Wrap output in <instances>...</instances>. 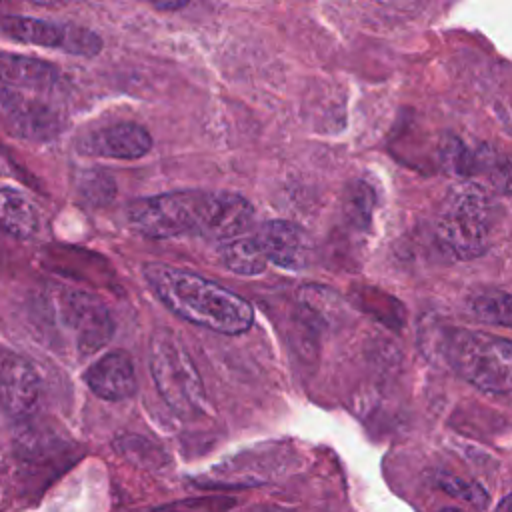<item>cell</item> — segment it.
<instances>
[{
  "mask_svg": "<svg viewBox=\"0 0 512 512\" xmlns=\"http://www.w3.org/2000/svg\"><path fill=\"white\" fill-rule=\"evenodd\" d=\"M254 210L240 194L178 190L138 198L128 206L130 226L148 238L198 234L228 242L242 236Z\"/></svg>",
  "mask_w": 512,
  "mask_h": 512,
  "instance_id": "obj_1",
  "label": "cell"
},
{
  "mask_svg": "<svg viewBox=\"0 0 512 512\" xmlns=\"http://www.w3.org/2000/svg\"><path fill=\"white\" fill-rule=\"evenodd\" d=\"M142 274L160 302L186 322L220 334H242L254 322L248 300L194 272L148 262Z\"/></svg>",
  "mask_w": 512,
  "mask_h": 512,
  "instance_id": "obj_2",
  "label": "cell"
},
{
  "mask_svg": "<svg viewBox=\"0 0 512 512\" xmlns=\"http://www.w3.org/2000/svg\"><path fill=\"white\" fill-rule=\"evenodd\" d=\"M448 364L484 392L506 394L512 386V344L486 332L450 328L444 336Z\"/></svg>",
  "mask_w": 512,
  "mask_h": 512,
  "instance_id": "obj_3",
  "label": "cell"
},
{
  "mask_svg": "<svg viewBox=\"0 0 512 512\" xmlns=\"http://www.w3.org/2000/svg\"><path fill=\"white\" fill-rule=\"evenodd\" d=\"M492 230V202L478 184L454 188L438 216L436 236L444 252L456 260H472L484 254Z\"/></svg>",
  "mask_w": 512,
  "mask_h": 512,
  "instance_id": "obj_4",
  "label": "cell"
},
{
  "mask_svg": "<svg viewBox=\"0 0 512 512\" xmlns=\"http://www.w3.org/2000/svg\"><path fill=\"white\" fill-rule=\"evenodd\" d=\"M150 374L162 400L182 418H194L206 410L202 378L182 342L172 330L160 328L150 338Z\"/></svg>",
  "mask_w": 512,
  "mask_h": 512,
  "instance_id": "obj_5",
  "label": "cell"
},
{
  "mask_svg": "<svg viewBox=\"0 0 512 512\" xmlns=\"http://www.w3.org/2000/svg\"><path fill=\"white\" fill-rule=\"evenodd\" d=\"M52 304L58 324L72 336L80 356H90L110 342L114 320L98 296L84 290L60 288Z\"/></svg>",
  "mask_w": 512,
  "mask_h": 512,
  "instance_id": "obj_6",
  "label": "cell"
},
{
  "mask_svg": "<svg viewBox=\"0 0 512 512\" xmlns=\"http://www.w3.org/2000/svg\"><path fill=\"white\" fill-rule=\"evenodd\" d=\"M0 122L6 132L28 142L54 140L64 130V112L44 92L0 90Z\"/></svg>",
  "mask_w": 512,
  "mask_h": 512,
  "instance_id": "obj_7",
  "label": "cell"
},
{
  "mask_svg": "<svg viewBox=\"0 0 512 512\" xmlns=\"http://www.w3.org/2000/svg\"><path fill=\"white\" fill-rule=\"evenodd\" d=\"M0 30L16 42L54 48L84 58H92L102 50V38L94 30L78 24L10 14L0 18Z\"/></svg>",
  "mask_w": 512,
  "mask_h": 512,
  "instance_id": "obj_8",
  "label": "cell"
},
{
  "mask_svg": "<svg viewBox=\"0 0 512 512\" xmlns=\"http://www.w3.org/2000/svg\"><path fill=\"white\" fill-rule=\"evenodd\" d=\"M42 380L36 366L14 350L0 352V404L18 420L34 414L40 402Z\"/></svg>",
  "mask_w": 512,
  "mask_h": 512,
  "instance_id": "obj_9",
  "label": "cell"
},
{
  "mask_svg": "<svg viewBox=\"0 0 512 512\" xmlns=\"http://www.w3.org/2000/svg\"><path fill=\"white\" fill-rule=\"evenodd\" d=\"M150 148V132L142 124L130 120H120L100 128H92L76 138V150L84 156L96 158L134 160L148 154Z\"/></svg>",
  "mask_w": 512,
  "mask_h": 512,
  "instance_id": "obj_10",
  "label": "cell"
},
{
  "mask_svg": "<svg viewBox=\"0 0 512 512\" xmlns=\"http://www.w3.org/2000/svg\"><path fill=\"white\" fill-rule=\"evenodd\" d=\"M88 388L104 400H124L136 392L134 362L124 350L100 356L84 374Z\"/></svg>",
  "mask_w": 512,
  "mask_h": 512,
  "instance_id": "obj_11",
  "label": "cell"
},
{
  "mask_svg": "<svg viewBox=\"0 0 512 512\" xmlns=\"http://www.w3.org/2000/svg\"><path fill=\"white\" fill-rule=\"evenodd\" d=\"M254 240L266 262L280 268L298 270L304 266L306 242L300 228L286 220L264 222L254 234Z\"/></svg>",
  "mask_w": 512,
  "mask_h": 512,
  "instance_id": "obj_12",
  "label": "cell"
},
{
  "mask_svg": "<svg viewBox=\"0 0 512 512\" xmlns=\"http://www.w3.org/2000/svg\"><path fill=\"white\" fill-rule=\"evenodd\" d=\"M60 82V70L40 58L0 52V84L22 92H52Z\"/></svg>",
  "mask_w": 512,
  "mask_h": 512,
  "instance_id": "obj_13",
  "label": "cell"
},
{
  "mask_svg": "<svg viewBox=\"0 0 512 512\" xmlns=\"http://www.w3.org/2000/svg\"><path fill=\"white\" fill-rule=\"evenodd\" d=\"M0 228L18 240L36 236L40 228L34 204L14 188H0Z\"/></svg>",
  "mask_w": 512,
  "mask_h": 512,
  "instance_id": "obj_14",
  "label": "cell"
},
{
  "mask_svg": "<svg viewBox=\"0 0 512 512\" xmlns=\"http://www.w3.org/2000/svg\"><path fill=\"white\" fill-rule=\"evenodd\" d=\"M220 256L228 270H232L234 274H242V276L262 274L268 266V262L262 256L252 234L238 236V238L224 242V246L220 248Z\"/></svg>",
  "mask_w": 512,
  "mask_h": 512,
  "instance_id": "obj_15",
  "label": "cell"
},
{
  "mask_svg": "<svg viewBox=\"0 0 512 512\" xmlns=\"http://www.w3.org/2000/svg\"><path fill=\"white\" fill-rule=\"evenodd\" d=\"M472 312L490 324H498L508 328L510 326V294L506 290H484L472 296L470 300Z\"/></svg>",
  "mask_w": 512,
  "mask_h": 512,
  "instance_id": "obj_16",
  "label": "cell"
},
{
  "mask_svg": "<svg viewBox=\"0 0 512 512\" xmlns=\"http://www.w3.org/2000/svg\"><path fill=\"white\" fill-rule=\"evenodd\" d=\"M78 194L90 204H104L114 196V180L102 170H84L78 178Z\"/></svg>",
  "mask_w": 512,
  "mask_h": 512,
  "instance_id": "obj_17",
  "label": "cell"
},
{
  "mask_svg": "<svg viewBox=\"0 0 512 512\" xmlns=\"http://www.w3.org/2000/svg\"><path fill=\"white\" fill-rule=\"evenodd\" d=\"M442 486H444L446 492H450V494L456 496V498H464V500H468V502H480V496H482L480 488L470 486V484H466V482L460 480V478L446 476V478H442Z\"/></svg>",
  "mask_w": 512,
  "mask_h": 512,
  "instance_id": "obj_18",
  "label": "cell"
},
{
  "mask_svg": "<svg viewBox=\"0 0 512 512\" xmlns=\"http://www.w3.org/2000/svg\"><path fill=\"white\" fill-rule=\"evenodd\" d=\"M152 6H154L156 10H170V12H174V10L186 8L188 2H186V0H182V2H154Z\"/></svg>",
  "mask_w": 512,
  "mask_h": 512,
  "instance_id": "obj_19",
  "label": "cell"
},
{
  "mask_svg": "<svg viewBox=\"0 0 512 512\" xmlns=\"http://www.w3.org/2000/svg\"><path fill=\"white\" fill-rule=\"evenodd\" d=\"M498 512H510V502H508V498H504V500H502V504H500Z\"/></svg>",
  "mask_w": 512,
  "mask_h": 512,
  "instance_id": "obj_20",
  "label": "cell"
},
{
  "mask_svg": "<svg viewBox=\"0 0 512 512\" xmlns=\"http://www.w3.org/2000/svg\"><path fill=\"white\" fill-rule=\"evenodd\" d=\"M440 512H464V510H460V508H454V506H450V508H442Z\"/></svg>",
  "mask_w": 512,
  "mask_h": 512,
  "instance_id": "obj_21",
  "label": "cell"
},
{
  "mask_svg": "<svg viewBox=\"0 0 512 512\" xmlns=\"http://www.w3.org/2000/svg\"><path fill=\"white\" fill-rule=\"evenodd\" d=\"M158 512H170V510H158Z\"/></svg>",
  "mask_w": 512,
  "mask_h": 512,
  "instance_id": "obj_22",
  "label": "cell"
}]
</instances>
